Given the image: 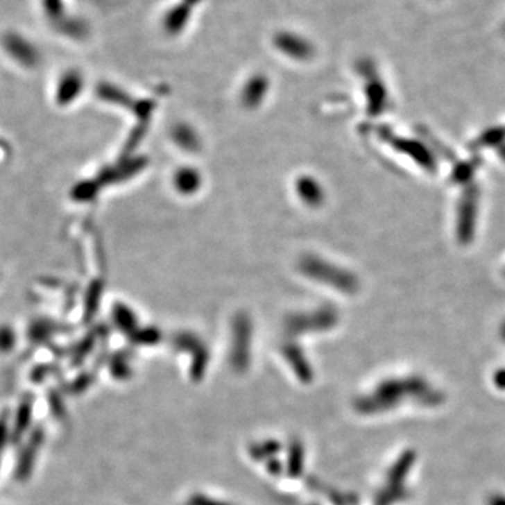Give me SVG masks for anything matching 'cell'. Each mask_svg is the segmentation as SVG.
<instances>
[{"mask_svg":"<svg viewBox=\"0 0 505 505\" xmlns=\"http://www.w3.org/2000/svg\"><path fill=\"white\" fill-rule=\"evenodd\" d=\"M274 46L286 58L305 62L313 58L314 48L311 42L293 31H278L274 37Z\"/></svg>","mask_w":505,"mask_h":505,"instance_id":"cell-2","label":"cell"},{"mask_svg":"<svg viewBox=\"0 0 505 505\" xmlns=\"http://www.w3.org/2000/svg\"><path fill=\"white\" fill-rule=\"evenodd\" d=\"M268 92V79L263 75L251 76L241 90V103L248 108L259 107Z\"/></svg>","mask_w":505,"mask_h":505,"instance_id":"cell-3","label":"cell"},{"mask_svg":"<svg viewBox=\"0 0 505 505\" xmlns=\"http://www.w3.org/2000/svg\"><path fill=\"white\" fill-rule=\"evenodd\" d=\"M82 90H83L82 75L78 72H69L63 78H60L55 99L60 105H69L82 94Z\"/></svg>","mask_w":505,"mask_h":505,"instance_id":"cell-4","label":"cell"},{"mask_svg":"<svg viewBox=\"0 0 505 505\" xmlns=\"http://www.w3.org/2000/svg\"><path fill=\"white\" fill-rule=\"evenodd\" d=\"M296 193L299 198L310 207H318L322 204L325 198V193L320 184L316 181V178L309 176H302L296 181Z\"/></svg>","mask_w":505,"mask_h":505,"instance_id":"cell-6","label":"cell"},{"mask_svg":"<svg viewBox=\"0 0 505 505\" xmlns=\"http://www.w3.org/2000/svg\"><path fill=\"white\" fill-rule=\"evenodd\" d=\"M30 414H31V404L26 403V402L22 403V406L17 411V416H16V422H15V428L12 432V438L17 439V436L22 435L27 429L30 420H31Z\"/></svg>","mask_w":505,"mask_h":505,"instance_id":"cell-8","label":"cell"},{"mask_svg":"<svg viewBox=\"0 0 505 505\" xmlns=\"http://www.w3.org/2000/svg\"><path fill=\"white\" fill-rule=\"evenodd\" d=\"M173 139L176 141V144L185 149V151H189L193 152L196 149H198V137L197 134L194 132L193 128H189V126L187 125H177L176 128L173 130Z\"/></svg>","mask_w":505,"mask_h":505,"instance_id":"cell-7","label":"cell"},{"mask_svg":"<svg viewBox=\"0 0 505 505\" xmlns=\"http://www.w3.org/2000/svg\"><path fill=\"white\" fill-rule=\"evenodd\" d=\"M173 184L177 189V193L182 196H193L196 194L201 184V174L194 167H180L173 177Z\"/></svg>","mask_w":505,"mask_h":505,"instance_id":"cell-5","label":"cell"},{"mask_svg":"<svg viewBox=\"0 0 505 505\" xmlns=\"http://www.w3.org/2000/svg\"><path fill=\"white\" fill-rule=\"evenodd\" d=\"M17 334L9 325H0V354H8L15 350Z\"/></svg>","mask_w":505,"mask_h":505,"instance_id":"cell-9","label":"cell"},{"mask_svg":"<svg viewBox=\"0 0 505 505\" xmlns=\"http://www.w3.org/2000/svg\"><path fill=\"white\" fill-rule=\"evenodd\" d=\"M300 270L307 277L319 280L320 282L329 284L344 292H351L357 289V281L350 273L337 268L326 262H322L319 257H306L300 263Z\"/></svg>","mask_w":505,"mask_h":505,"instance_id":"cell-1","label":"cell"},{"mask_svg":"<svg viewBox=\"0 0 505 505\" xmlns=\"http://www.w3.org/2000/svg\"><path fill=\"white\" fill-rule=\"evenodd\" d=\"M9 414L3 413L0 414V451H3V448L6 447L8 442L10 440L12 436V431L9 427Z\"/></svg>","mask_w":505,"mask_h":505,"instance_id":"cell-10","label":"cell"}]
</instances>
